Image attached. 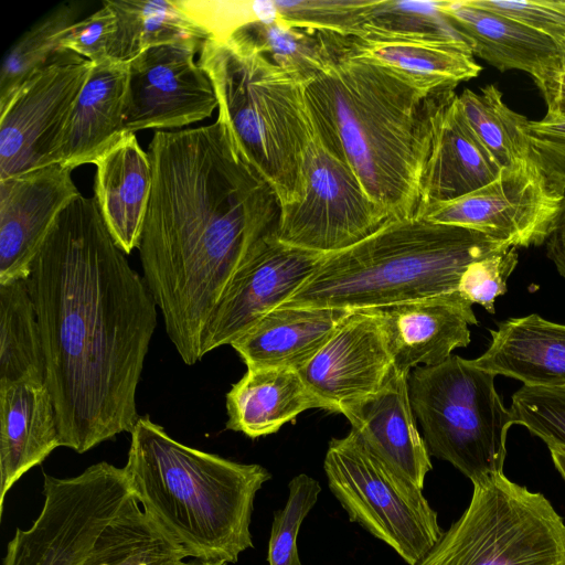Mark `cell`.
<instances>
[{
    "label": "cell",
    "instance_id": "2",
    "mask_svg": "<svg viewBox=\"0 0 565 565\" xmlns=\"http://www.w3.org/2000/svg\"><path fill=\"white\" fill-rule=\"evenodd\" d=\"M152 185L139 243L143 279L182 361L203 355L209 321L258 244L276 234L280 202L224 126L156 130Z\"/></svg>",
    "mask_w": 565,
    "mask_h": 565
},
{
    "label": "cell",
    "instance_id": "11",
    "mask_svg": "<svg viewBox=\"0 0 565 565\" xmlns=\"http://www.w3.org/2000/svg\"><path fill=\"white\" fill-rule=\"evenodd\" d=\"M392 220L315 135L302 166L299 199L280 206L276 236L284 244L327 255L359 243Z\"/></svg>",
    "mask_w": 565,
    "mask_h": 565
},
{
    "label": "cell",
    "instance_id": "36",
    "mask_svg": "<svg viewBox=\"0 0 565 565\" xmlns=\"http://www.w3.org/2000/svg\"><path fill=\"white\" fill-rule=\"evenodd\" d=\"M321 487L318 480L300 473L288 483V498L282 509L274 511L268 541V565H302L298 554V533L315 507Z\"/></svg>",
    "mask_w": 565,
    "mask_h": 565
},
{
    "label": "cell",
    "instance_id": "28",
    "mask_svg": "<svg viewBox=\"0 0 565 565\" xmlns=\"http://www.w3.org/2000/svg\"><path fill=\"white\" fill-rule=\"evenodd\" d=\"M342 35L352 53L431 89H455L459 83L478 76L482 70L473 60L470 47L463 44Z\"/></svg>",
    "mask_w": 565,
    "mask_h": 565
},
{
    "label": "cell",
    "instance_id": "4",
    "mask_svg": "<svg viewBox=\"0 0 565 565\" xmlns=\"http://www.w3.org/2000/svg\"><path fill=\"white\" fill-rule=\"evenodd\" d=\"M132 495L156 525L196 559L234 564L254 547V501L270 472L181 444L149 416L131 433Z\"/></svg>",
    "mask_w": 565,
    "mask_h": 565
},
{
    "label": "cell",
    "instance_id": "7",
    "mask_svg": "<svg viewBox=\"0 0 565 565\" xmlns=\"http://www.w3.org/2000/svg\"><path fill=\"white\" fill-rule=\"evenodd\" d=\"M494 377L458 355L408 375L411 405L429 455L471 482L503 472L508 430L514 425Z\"/></svg>",
    "mask_w": 565,
    "mask_h": 565
},
{
    "label": "cell",
    "instance_id": "18",
    "mask_svg": "<svg viewBox=\"0 0 565 565\" xmlns=\"http://www.w3.org/2000/svg\"><path fill=\"white\" fill-rule=\"evenodd\" d=\"M470 302L459 291L377 308L395 370L435 366L470 343L469 326L478 324Z\"/></svg>",
    "mask_w": 565,
    "mask_h": 565
},
{
    "label": "cell",
    "instance_id": "47",
    "mask_svg": "<svg viewBox=\"0 0 565 565\" xmlns=\"http://www.w3.org/2000/svg\"><path fill=\"white\" fill-rule=\"evenodd\" d=\"M177 565H227V564L223 563V562H209V561L193 558L192 561H188V562L182 561Z\"/></svg>",
    "mask_w": 565,
    "mask_h": 565
},
{
    "label": "cell",
    "instance_id": "1",
    "mask_svg": "<svg viewBox=\"0 0 565 565\" xmlns=\"http://www.w3.org/2000/svg\"><path fill=\"white\" fill-rule=\"evenodd\" d=\"M115 243L94 196L76 195L40 246L26 285L61 446L78 454L131 433L157 303Z\"/></svg>",
    "mask_w": 565,
    "mask_h": 565
},
{
    "label": "cell",
    "instance_id": "6",
    "mask_svg": "<svg viewBox=\"0 0 565 565\" xmlns=\"http://www.w3.org/2000/svg\"><path fill=\"white\" fill-rule=\"evenodd\" d=\"M198 63L213 84L217 119L238 152L273 188L280 206L297 201L315 137L306 82L257 53L209 39Z\"/></svg>",
    "mask_w": 565,
    "mask_h": 565
},
{
    "label": "cell",
    "instance_id": "31",
    "mask_svg": "<svg viewBox=\"0 0 565 565\" xmlns=\"http://www.w3.org/2000/svg\"><path fill=\"white\" fill-rule=\"evenodd\" d=\"M186 557L131 494L82 565H177Z\"/></svg>",
    "mask_w": 565,
    "mask_h": 565
},
{
    "label": "cell",
    "instance_id": "13",
    "mask_svg": "<svg viewBox=\"0 0 565 565\" xmlns=\"http://www.w3.org/2000/svg\"><path fill=\"white\" fill-rule=\"evenodd\" d=\"M562 199L529 159L502 169L495 180L467 195L431 206L422 217L507 246L530 247L545 243Z\"/></svg>",
    "mask_w": 565,
    "mask_h": 565
},
{
    "label": "cell",
    "instance_id": "30",
    "mask_svg": "<svg viewBox=\"0 0 565 565\" xmlns=\"http://www.w3.org/2000/svg\"><path fill=\"white\" fill-rule=\"evenodd\" d=\"M45 356L26 280L0 284V384L45 383Z\"/></svg>",
    "mask_w": 565,
    "mask_h": 565
},
{
    "label": "cell",
    "instance_id": "16",
    "mask_svg": "<svg viewBox=\"0 0 565 565\" xmlns=\"http://www.w3.org/2000/svg\"><path fill=\"white\" fill-rule=\"evenodd\" d=\"M323 254L264 238L222 295L206 327L203 355L232 344L260 318L286 302L311 276Z\"/></svg>",
    "mask_w": 565,
    "mask_h": 565
},
{
    "label": "cell",
    "instance_id": "20",
    "mask_svg": "<svg viewBox=\"0 0 565 565\" xmlns=\"http://www.w3.org/2000/svg\"><path fill=\"white\" fill-rule=\"evenodd\" d=\"M501 168L479 141L455 94L440 109L420 181L416 217L495 180Z\"/></svg>",
    "mask_w": 565,
    "mask_h": 565
},
{
    "label": "cell",
    "instance_id": "37",
    "mask_svg": "<svg viewBox=\"0 0 565 565\" xmlns=\"http://www.w3.org/2000/svg\"><path fill=\"white\" fill-rule=\"evenodd\" d=\"M375 0H274L276 17L301 29L344 35L361 31L365 12Z\"/></svg>",
    "mask_w": 565,
    "mask_h": 565
},
{
    "label": "cell",
    "instance_id": "5",
    "mask_svg": "<svg viewBox=\"0 0 565 565\" xmlns=\"http://www.w3.org/2000/svg\"><path fill=\"white\" fill-rule=\"evenodd\" d=\"M505 247L512 246L424 217L392 220L359 243L323 255L281 306L360 310L455 292L471 263Z\"/></svg>",
    "mask_w": 565,
    "mask_h": 565
},
{
    "label": "cell",
    "instance_id": "46",
    "mask_svg": "<svg viewBox=\"0 0 565 565\" xmlns=\"http://www.w3.org/2000/svg\"><path fill=\"white\" fill-rule=\"evenodd\" d=\"M553 463L565 481V448L564 447H548Z\"/></svg>",
    "mask_w": 565,
    "mask_h": 565
},
{
    "label": "cell",
    "instance_id": "41",
    "mask_svg": "<svg viewBox=\"0 0 565 565\" xmlns=\"http://www.w3.org/2000/svg\"><path fill=\"white\" fill-rule=\"evenodd\" d=\"M529 159L554 193L565 195V120H529Z\"/></svg>",
    "mask_w": 565,
    "mask_h": 565
},
{
    "label": "cell",
    "instance_id": "39",
    "mask_svg": "<svg viewBox=\"0 0 565 565\" xmlns=\"http://www.w3.org/2000/svg\"><path fill=\"white\" fill-rule=\"evenodd\" d=\"M510 413L547 447L565 448V386L523 385L512 395Z\"/></svg>",
    "mask_w": 565,
    "mask_h": 565
},
{
    "label": "cell",
    "instance_id": "8",
    "mask_svg": "<svg viewBox=\"0 0 565 565\" xmlns=\"http://www.w3.org/2000/svg\"><path fill=\"white\" fill-rule=\"evenodd\" d=\"M416 565H565V520L541 492L489 475Z\"/></svg>",
    "mask_w": 565,
    "mask_h": 565
},
{
    "label": "cell",
    "instance_id": "35",
    "mask_svg": "<svg viewBox=\"0 0 565 565\" xmlns=\"http://www.w3.org/2000/svg\"><path fill=\"white\" fill-rule=\"evenodd\" d=\"M76 3L61 4L24 32L7 52L0 72V105H3L61 50L66 29L79 13Z\"/></svg>",
    "mask_w": 565,
    "mask_h": 565
},
{
    "label": "cell",
    "instance_id": "33",
    "mask_svg": "<svg viewBox=\"0 0 565 565\" xmlns=\"http://www.w3.org/2000/svg\"><path fill=\"white\" fill-rule=\"evenodd\" d=\"M226 43L257 53L305 82L324 63L326 49L320 31L291 26L278 19L246 24Z\"/></svg>",
    "mask_w": 565,
    "mask_h": 565
},
{
    "label": "cell",
    "instance_id": "26",
    "mask_svg": "<svg viewBox=\"0 0 565 565\" xmlns=\"http://www.w3.org/2000/svg\"><path fill=\"white\" fill-rule=\"evenodd\" d=\"M128 62L93 63L64 136L60 163L75 169L94 163L125 132Z\"/></svg>",
    "mask_w": 565,
    "mask_h": 565
},
{
    "label": "cell",
    "instance_id": "44",
    "mask_svg": "<svg viewBox=\"0 0 565 565\" xmlns=\"http://www.w3.org/2000/svg\"><path fill=\"white\" fill-rule=\"evenodd\" d=\"M535 84L542 93L547 108L543 119L565 120V71L553 72L535 81Z\"/></svg>",
    "mask_w": 565,
    "mask_h": 565
},
{
    "label": "cell",
    "instance_id": "43",
    "mask_svg": "<svg viewBox=\"0 0 565 565\" xmlns=\"http://www.w3.org/2000/svg\"><path fill=\"white\" fill-rule=\"evenodd\" d=\"M472 4L492 12L509 17L536 31H540L555 42L565 38V9L562 1H497L470 0Z\"/></svg>",
    "mask_w": 565,
    "mask_h": 565
},
{
    "label": "cell",
    "instance_id": "15",
    "mask_svg": "<svg viewBox=\"0 0 565 565\" xmlns=\"http://www.w3.org/2000/svg\"><path fill=\"white\" fill-rule=\"evenodd\" d=\"M393 359L377 308L351 310L298 371L322 409L343 414L386 382Z\"/></svg>",
    "mask_w": 565,
    "mask_h": 565
},
{
    "label": "cell",
    "instance_id": "9",
    "mask_svg": "<svg viewBox=\"0 0 565 565\" xmlns=\"http://www.w3.org/2000/svg\"><path fill=\"white\" fill-rule=\"evenodd\" d=\"M323 469L349 520L406 564L419 563L441 537L437 512L423 489L375 455L353 430L329 441Z\"/></svg>",
    "mask_w": 565,
    "mask_h": 565
},
{
    "label": "cell",
    "instance_id": "10",
    "mask_svg": "<svg viewBox=\"0 0 565 565\" xmlns=\"http://www.w3.org/2000/svg\"><path fill=\"white\" fill-rule=\"evenodd\" d=\"M42 510L17 529L2 565H82L97 539L132 494L125 468L100 461L82 473H44Z\"/></svg>",
    "mask_w": 565,
    "mask_h": 565
},
{
    "label": "cell",
    "instance_id": "25",
    "mask_svg": "<svg viewBox=\"0 0 565 565\" xmlns=\"http://www.w3.org/2000/svg\"><path fill=\"white\" fill-rule=\"evenodd\" d=\"M491 343L470 362L526 386H565V324L536 313L511 318L491 330Z\"/></svg>",
    "mask_w": 565,
    "mask_h": 565
},
{
    "label": "cell",
    "instance_id": "34",
    "mask_svg": "<svg viewBox=\"0 0 565 565\" xmlns=\"http://www.w3.org/2000/svg\"><path fill=\"white\" fill-rule=\"evenodd\" d=\"M441 1L375 0L356 34L457 43L469 47L463 34L443 11Z\"/></svg>",
    "mask_w": 565,
    "mask_h": 565
},
{
    "label": "cell",
    "instance_id": "45",
    "mask_svg": "<svg viewBox=\"0 0 565 565\" xmlns=\"http://www.w3.org/2000/svg\"><path fill=\"white\" fill-rule=\"evenodd\" d=\"M547 257L555 264L565 279V195L561 200L557 213L545 239Z\"/></svg>",
    "mask_w": 565,
    "mask_h": 565
},
{
    "label": "cell",
    "instance_id": "22",
    "mask_svg": "<svg viewBox=\"0 0 565 565\" xmlns=\"http://www.w3.org/2000/svg\"><path fill=\"white\" fill-rule=\"evenodd\" d=\"M443 11L477 55L501 72L519 70L534 82L561 71V53L551 36L470 0H444Z\"/></svg>",
    "mask_w": 565,
    "mask_h": 565
},
{
    "label": "cell",
    "instance_id": "24",
    "mask_svg": "<svg viewBox=\"0 0 565 565\" xmlns=\"http://www.w3.org/2000/svg\"><path fill=\"white\" fill-rule=\"evenodd\" d=\"M350 311L279 306L231 347L247 369L279 367L298 372L324 345Z\"/></svg>",
    "mask_w": 565,
    "mask_h": 565
},
{
    "label": "cell",
    "instance_id": "21",
    "mask_svg": "<svg viewBox=\"0 0 565 565\" xmlns=\"http://www.w3.org/2000/svg\"><path fill=\"white\" fill-rule=\"evenodd\" d=\"M60 446L56 412L46 384H0V514L15 482Z\"/></svg>",
    "mask_w": 565,
    "mask_h": 565
},
{
    "label": "cell",
    "instance_id": "14",
    "mask_svg": "<svg viewBox=\"0 0 565 565\" xmlns=\"http://www.w3.org/2000/svg\"><path fill=\"white\" fill-rule=\"evenodd\" d=\"M198 49L183 44L150 47L128 62L125 131L172 129L209 118L217 108L213 84Z\"/></svg>",
    "mask_w": 565,
    "mask_h": 565
},
{
    "label": "cell",
    "instance_id": "42",
    "mask_svg": "<svg viewBox=\"0 0 565 565\" xmlns=\"http://www.w3.org/2000/svg\"><path fill=\"white\" fill-rule=\"evenodd\" d=\"M117 29V15L104 1L99 10L66 29L61 49L72 51L92 63H98L110 58Z\"/></svg>",
    "mask_w": 565,
    "mask_h": 565
},
{
    "label": "cell",
    "instance_id": "23",
    "mask_svg": "<svg viewBox=\"0 0 565 565\" xmlns=\"http://www.w3.org/2000/svg\"><path fill=\"white\" fill-rule=\"evenodd\" d=\"M94 198L117 246L138 249L152 185V166L135 132L125 131L94 162Z\"/></svg>",
    "mask_w": 565,
    "mask_h": 565
},
{
    "label": "cell",
    "instance_id": "38",
    "mask_svg": "<svg viewBox=\"0 0 565 565\" xmlns=\"http://www.w3.org/2000/svg\"><path fill=\"white\" fill-rule=\"evenodd\" d=\"M206 35L225 43L235 31L256 21L276 20L274 0H174Z\"/></svg>",
    "mask_w": 565,
    "mask_h": 565
},
{
    "label": "cell",
    "instance_id": "27",
    "mask_svg": "<svg viewBox=\"0 0 565 565\" xmlns=\"http://www.w3.org/2000/svg\"><path fill=\"white\" fill-rule=\"evenodd\" d=\"M310 408H322L297 371L279 367L247 369L226 394V428L257 438Z\"/></svg>",
    "mask_w": 565,
    "mask_h": 565
},
{
    "label": "cell",
    "instance_id": "19",
    "mask_svg": "<svg viewBox=\"0 0 565 565\" xmlns=\"http://www.w3.org/2000/svg\"><path fill=\"white\" fill-rule=\"evenodd\" d=\"M408 375L393 367L375 394L343 415L375 455L423 489L433 466L411 405Z\"/></svg>",
    "mask_w": 565,
    "mask_h": 565
},
{
    "label": "cell",
    "instance_id": "12",
    "mask_svg": "<svg viewBox=\"0 0 565 565\" xmlns=\"http://www.w3.org/2000/svg\"><path fill=\"white\" fill-rule=\"evenodd\" d=\"M93 63L58 50L0 105V180L60 163L72 111Z\"/></svg>",
    "mask_w": 565,
    "mask_h": 565
},
{
    "label": "cell",
    "instance_id": "32",
    "mask_svg": "<svg viewBox=\"0 0 565 565\" xmlns=\"http://www.w3.org/2000/svg\"><path fill=\"white\" fill-rule=\"evenodd\" d=\"M458 104L468 125L501 169L529 160V119L509 108L495 85L465 89Z\"/></svg>",
    "mask_w": 565,
    "mask_h": 565
},
{
    "label": "cell",
    "instance_id": "17",
    "mask_svg": "<svg viewBox=\"0 0 565 565\" xmlns=\"http://www.w3.org/2000/svg\"><path fill=\"white\" fill-rule=\"evenodd\" d=\"M79 194L55 163L0 180V284L25 279L58 214Z\"/></svg>",
    "mask_w": 565,
    "mask_h": 565
},
{
    "label": "cell",
    "instance_id": "40",
    "mask_svg": "<svg viewBox=\"0 0 565 565\" xmlns=\"http://www.w3.org/2000/svg\"><path fill=\"white\" fill-rule=\"evenodd\" d=\"M516 265V247L502 248L471 263L461 276L458 291L493 315L495 299L507 292V280Z\"/></svg>",
    "mask_w": 565,
    "mask_h": 565
},
{
    "label": "cell",
    "instance_id": "48",
    "mask_svg": "<svg viewBox=\"0 0 565 565\" xmlns=\"http://www.w3.org/2000/svg\"><path fill=\"white\" fill-rule=\"evenodd\" d=\"M565 6V1H564ZM561 53V71H565V38L556 42Z\"/></svg>",
    "mask_w": 565,
    "mask_h": 565
},
{
    "label": "cell",
    "instance_id": "3",
    "mask_svg": "<svg viewBox=\"0 0 565 565\" xmlns=\"http://www.w3.org/2000/svg\"><path fill=\"white\" fill-rule=\"evenodd\" d=\"M323 66L305 83L313 131L391 218L416 217L435 124L455 89H431L320 31Z\"/></svg>",
    "mask_w": 565,
    "mask_h": 565
},
{
    "label": "cell",
    "instance_id": "29",
    "mask_svg": "<svg viewBox=\"0 0 565 565\" xmlns=\"http://www.w3.org/2000/svg\"><path fill=\"white\" fill-rule=\"evenodd\" d=\"M116 13L118 29L110 58L129 62L159 45L183 44L201 50L207 35L174 3V0H106Z\"/></svg>",
    "mask_w": 565,
    "mask_h": 565
}]
</instances>
